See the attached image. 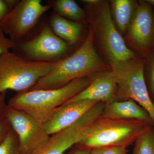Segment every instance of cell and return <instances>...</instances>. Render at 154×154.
<instances>
[{"mask_svg":"<svg viewBox=\"0 0 154 154\" xmlns=\"http://www.w3.org/2000/svg\"><path fill=\"white\" fill-rule=\"evenodd\" d=\"M94 37L91 29L82 46L69 57L57 62L52 71L29 91L62 88L73 80L106 69L94 47Z\"/></svg>","mask_w":154,"mask_h":154,"instance_id":"1","label":"cell"},{"mask_svg":"<svg viewBox=\"0 0 154 154\" xmlns=\"http://www.w3.org/2000/svg\"><path fill=\"white\" fill-rule=\"evenodd\" d=\"M91 81L92 78L85 77L73 80L57 89L17 93L9 100L8 105L25 112L45 124L58 108L85 90Z\"/></svg>","mask_w":154,"mask_h":154,"instance_id":"2","label":"cell"},{"mask_svg":"<svg viewBox=\"0 0 154 154\" xmlns=\"http://www.w3.org/2000/svg\"><path fill=\"white\" fill-rule=\"evenodd\" d=\"M147 122L137 119H116L102 116L94 122L78 148H127L148 129Z\"/></svg>","mask_w":154,"mask_h":154,"instance_id":"3","label":"cell"},{"mask_svg":"<svg viewBox=\"0 0 154 154\" xmlns=\"http://www.w3.org/2000/svg\"><path fill=\"white\" fill-rule=\"evenodd\" d=\"M57 62L25 59L10 51L0 57V94L11 90L29 91L52 71Z\"/></svg>","mask_w":154,"mask_h":154,"instance_id":"4","label":"cell"},{"mask_svg":"<svg viewBox=\"0 0 154 154\" xmlns=\"http://www.w3.org/2000/svg\"><path fill=\"white\" fill-rule=\"evenodd\" d=\"M145 63V60L135 58L112 65V72L119 88L118 96L137 102L154 122V104L146 85L144 75Z\"/></svg>","mask_w":154,"mask_h":154,"instance_id":"5","label":"cell"},{"mask_svg":"<svg viewBox=\"0 0 154 154\" xmlns=\"http://www.w3.org/2000/svg\"><path fill=\"white\" fill-rule=\"evenodd\" d=\"M51 7L42 4L40 0L19 1L3 19L0 26L11 39L18 40L31 31L39 18Z\"/></svg>","mask_w":154,"mask_h":154,"instance_id":"6","label":"cell"},{"mask_svg":"<svg viewBox=\"0 0 154 154\" xmlns=\"http://www.w3.org/2000/svg\"><path fill=\"white\" fill-rule=\"evenodd\" d=\"M97 25L100 40L111 65L135 58V54L127 47L116 28L108 3H104L100 8Z\"/></svg>","mask_w":154,"mask_h":154,"instance_id":"7","label":"cell"},{"mask_svg":"<svg viewBox=\"0 0 154 154\" xmlns=\"http://www.w3.org/2000/svg\"><path fill=\"white\" fill-rule=\"evenodd\" d=\"M6 117L19 138L22 154H27L49 138L44 124L7 105Z\"/></svg>","mask_w":154,"mask_h":154,"instance_id":"8","label":"cell"},{"mask_svg":"<svg viewBox=\"0 0 154 154\" xmlns=\"http://www.w3.org/2000/svg\"><path fill=\"white\" fill-rule=\"evenodd\" d=\"M20 47L30 58L40 61L60 57L69 49L66 42L57 36L48 25L35 37L22 43Z\"/></svg>","mask_w":154,"mask_h":154,"instance_id":"9","label":"cell"},{"mask_svg":"<svg viewBox=\"0 0 154 154\" xmlns=\"http://www.w3.org/2000/svg\"><path fill=\"white\" fill-rule=\"evenodd\" d=\"M85 130L79 122L59 132L51 135L49 138L27 154H65L72 146L76 145L84 138Z\"/></svg>","mask_w":154,"mask_h":154,"instance_id":"10","label":"cell"},{"mask_svg":"<svg viewBox=\"0 0 154 154\" xmlns=\"http://www.w3.org/2000/svg\"><path fill=\"white\" fill-rule=\"evenodd\" d=\"M99 102L83 100L63 105L44 124L48 133L51 135L70 126Z\"/></svg>","mask_w":154,"mask_h":154,"instance_id":"11","label":"cell"},{"mask_svg":"<svg viewBox=\"0 0 154 154\" xmlns=\"http://www.w3.org/2000/svg\"><path fill=\"white\" fill-rule=\"evenodd\" d=\"M151 5L146 1L137 7L130 28L131 38L142 49L149 48L153 38L154 22Z\"/></svg>","mask_w":154,"mask_h":154,"instance_id":"12","label":"cell"},{"mask_svg":"<svg viewBox=\"0 0 154 154\" xmlns=\"http://www.w3.org/2000/svg\"><path fill=\"white\" fill-rule=\"evenodd\" d=\"M116 86L112 71L104 72L92 78L87 88L64 104L83 100L99 101L106 104L112 103L115 101Z\"/></svg>","mask_w":154,"mask_h":154,"instance_id":"13","label":"cell"},{"mask_svg":"<svg viewBox=\"0 0 154 154\" xmlns=\"http://www.w3.org/2000/svg\"><path fill=\"white\" fill-rule=\"evenodd\" d=\"M102 116L116 119H137L147 122L151 119L147 112L131 99L106 104Z\"/></svg>","mask_w":154,"mask_h":154,"instance_id":"14","label":"cell"},{"mask_svg":"<svg viewBox=\"0 0 154 154\" xmlns=\"http://www.w3.org/2000/svg\"><path fill=\"white\" fill-rule=\"evenodd\" d=\"M50 27L57 36L72 44L79 40L82 33L81 23L69 21L56 13L51 16Z\"/></svg>","mask_w":154,"mask_h":154,"instance_id":"15","label":"cell"},{"mask_svg":"<svg viewBox=\"0 0 154 154\" xmlns=\"http://www.w3.org/2000/svg\"><path fill=\"white\" fill-rule=\"evenodd\" d=\"M116 22L119 30L124 31L129 25L133 14L134 4L129 0L112 1Z\"/></svg>","mask_w":154,"mask_h":154,"instance_id":"16","label":"cell"},{"mask_svg":"<svg viewBox=\"0 0 154 154\" xmlns=\"http://www.w3.org/2000/svg\"><path fill=\"white\" fill-rule=\"evenodd\" d=\"M56 14L61 17L80 21L84 19L85 12L73 0H58L55 3Z\"/></svg>","mask_w":154,"mask_h":154,"instance_id":"17","label":"cell"},{"mask_svg":"<svg viewBox=\"0 0 154 154\" xmlns=\"http://www.w3.org/2000/svg\"><path fill=\"white\" fill-rule=\"evenodd\" d=\"M135 142L132 154H154V133L149 128Z\"/></svg>","mask_w":154,"mask_h":154,"instance_id":"18","label":"cell"},{"mask_svg":"<svg viewBox=\"0 0 154 154\" xmlns=\"http://www.w3.org/2000/svg\"><path fill=\"white\" fill-rule=\"evenodd\" d=\"M0 154H22L19 138L12 127L0 143Z\"/></svg>","mask_w":154,"mask_h":154,"instance_id":"19","label":"cell"},{"mask_svg":"<svg viewBox=\"0 0 154 154\" xmlns=\"http://www.w3.org/2000/svg\"><path fill=\"white\" fill-rule=\"evenodd\" d=\"M15 41L8 38L0 26V57L16 46Z\"/></svg>","mask_w":154,"mask_h":154,"instance_id":"20","label":"cell"},{"mask_svg":"<svg viewBox=\"0 0 154 154\" xmlns=\"http://www.w3.org/2000/svg\"><path fill=\"white\" fill-rule=\"evenodd\" d=\"M124 147H100L92 149L90 154H127Z\"/></svg>","mask_w":154,"mask_h":154,"instance_id":"21","label":"cell"},{"mask_svg":"<svg viewBox=\"0 0 154 154\" xmlns=\"http://www.w3.org/2000/svg\"><path fill=\"white\" fill-rule=\"evenodd\" d=\"M19 2L15 0H0V24Z\"/></svg>","mask_w":154,"mask_h":154,"instance_id":"22","label":"cell"},{"mask_svg":"<svg viewBox=\"0 0 154 154\" xmlns=\"http://www.w3.org/2000/svg\"><path fill=\"white\" fill-rule=\"evenodd\" d=\"M7 92L0 94V124L5 120L6 110L7 105L5 102V98Z\"/></svg>","mask_w":154,"mask_h":154,"instance_id":"23","label":"cell"},{"mask_svg":"<svg viewBox=\"0 0 154 154\" xmlns=\"http://www.w3.org/2000/svg\"><path fill=\"white\" fill-rule=\"evenodd\" d=\"M11 126L7 118L0 124V143L4 140Z\"/></svg>","mask_w":154,"mask_h":154,"instance_id":"24","label":"cell"},{"mask_svg":"<svg viewBox=\"0 0 154 154\" xmlns=\"http://www.w3.org/2000/svg\"><path fill=\"white\" fill-rule=\"evenodd\" d=\"M150 86L152 94L154 97V58L150 65Z\"/></svg>","mask_w":154,"mask_h":154,"instance_id":"25","label":"cell"},{"mask_svg":"<svg viewBox=\"0 0 154 154\" xmlns=\"http://www.w3.org/2000/svg\"><path fill=\"white\" fill-rule=\"evenodd\" d=\"M78 150L73 152L72 154H90L91 150L88 149L78 148Z\"/></svg>","mask_w":154,"mask_h":154,"instance_id":"26","label":"cell"},{"mask_svg":"<svg viewBox=\"0 0 154 154\" xmlns=\"http://www.w3.org/2000/svg\"><path fill=\"white\" fill-rule=\"evenodd\" d=\"M83 2H84L87 3V4L94 5V4L99 3L100 1H98V0H85V1H83Z\"/></svg>","mask_w":154,"mask_h":154,"instance_id":"27","label":"cell"},{"mask_svg":"<svg viewBox=\"0 0 154 154\" xmlns=\"http://www.w3.org/2000/svg\"><path fill=\"white\" fill-rule=\"evenodd\" d=\"M148 2L150 4H151V5H154V0H147V1H146Z\"/></svg>","mask_w":154,"mask_h":154,"instance_id":"28","label":"cell"},{"mask_svg":"<svg viewBox=\"0 0 154 154\" xmlns=\"http://www.w3.org/2000/svg\"></svg>","mask_w":154,"mask_h":154,"instance_id":"29","label":"cell"}]
</instances>
